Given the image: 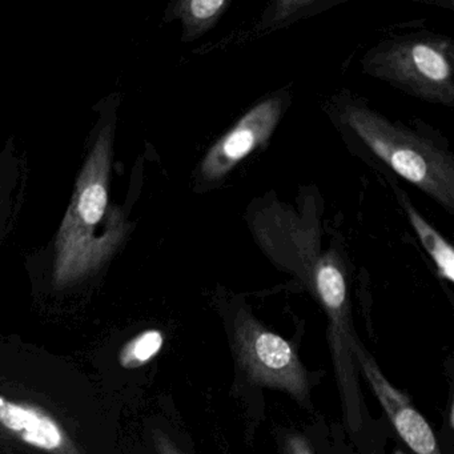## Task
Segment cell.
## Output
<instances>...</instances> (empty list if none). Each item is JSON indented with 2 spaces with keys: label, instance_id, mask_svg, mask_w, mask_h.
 Instances as JSON below:
<instances>
[{
  "label": "cell",
  "instance_id": "6da1fadb",
  "mask_svg": "<svg viewBox=\"0 0 454 454\" xmlns=\"http://www.w3.org/2000/svg\"><path fill=\"white\" fill-rule=\"evenodd\" d=\"M116 108L95 127L89 153L76 182L65 220L50 244L52 276L57 286H67L99 270L113 257L129 233L119 207L111 209V161Z\"/></svg>",
  "mask_w": 454,
  "mask_h": 454
},
{
  "label": "cell",
  "instance_id": "7a4b0ae2",
  "mask_svg": "<svg viewBox=\"0 0 454 454\" xmlns=\"http://www.w3.org/2000/svg\"><path fill=\"white\" fill-rule=\"evenodd\" d=\"M340 126L374 159L454 214V158L434 142L358 102L342 106Z\"/></svg>",
  "mask_w": 454,
  "mask_h": 454
},
{
  "label": "cell",
  "instance_id": "3957f363",
  "mask_svg": "<svg viewBox=\"0 0 454 454\" xmlns=\"http://www.w3.org/2000/svg\"><path fill=\"white\" fill-rule=\"evenodd\" d=\"M225 332L239 377L252 387L280 390L312 408V377L292 342L264 325L246 305L224 315Z\"/></svg>",
  "mask_w": 454,
  "mask_h": 454
},
{
  "label": "cell",
  "instance_id": "277c9868",
  "mask_svg": "<svg viewBox=\"0 0 454 454\" xmlns=\"http://www.w3.org/2000/svg\"><path fill=\"white\" fill-rule=\"evenodd\" d=\"M364 71L411 97L451 107L454 103L453 43L432 34L382 42L364 59Z\"/></svg>",
  "mask_w": 454,
  "mask_h": 454
},
{
  "label": "cell",
  "instance_id": "5b68a950",
  "mask_svg": "<svg viewBox=\"0 0 454 454\" xmlns=\"http://www.w3.org/2000/svg\"><path fill=\"white\" fill-rule=\"evenodd\" d=\"M286 97L275 95L247 111L207 151L196 169V182L208 185L222 183L241 161L259 150L272 137L286 111Z\"/></svg>",
  "mask_w": 454,
  "mask_h": 454
},
{
  "label": "cell",
  "instance_id": "8992f818",
  "mask_svg": "<svg viewBox=\"0 0 454 454\" xmlns=\"http://www.w3.org/2000/svg\"><path fill=\"white\" fill-rule=\"evenodd\" d=\"M358 373L376 395L387 419L405 445L416 454H442L437 438L425 417L414 408L411 398L387 379L379 364L364 347L361 340L353 348Z\"/></svg>",
  "mask_w": 454,
  "mask_h": 454
},
{
  "label": "cell",
  "instance_id": "52a82bcc",
  "mask_svg": "<svg viewBox=\"0 0 454 454\" xmlns=\"http://www.w3.org/2000/svg\"><path fill=\"white\" fill-rule=\"evenodd\" d=\"M0 425L39 450L70 454V440L59 422L35 406L0 395Z\"/></svg>",
  "mask_w": 454,
  "mask_h": 454
},
{
  "label": "cell",
  "instance_id": "ba28073f",
  "mask_svg": "<svg viewBox=\"0 0 454 454\" xmlns=\"http://www.w3.org/2000/svg\"><path fill=\"white\" fill-rule=\"evenodd\" d=\"M398 200L408 216L409 223L413 227L419 243L434 262L435 270L441 278L454 283V249L451 244L425 220V217L417 211L416 207L411 203L408 196L403 191H397Z\"/></svg>",
  "mask_w": 454,
  "mask_h": 454
},
{
  "label": "cell",
  "instance_id": "9c48e42d",
  "mask_svg": "<svg viewBox=\"0 0 454 454\" xmlns=\"http://www.w3.org/2000/svg\"><path fill=\"white\" fill-rule=\"evenodd\" d=\"M227 0H182L172 4V20H182L183 41L192 42L208 33L230 9Z\"/></svg>",
  "mask_w": 454,
  "mask_h": 454
},
{
  "label": "cell",
  "instance_id": "30bf717a",
  "mask_svg": "<svg viewBox=\"0 0 454 454\" xmlns=\"http://www.w3.org/2000/svg\"><path fill=\"white\" fill-rule=\"evenodd\" d=\"M163 345V332L159 329H148L124 345L119 353V363L126 369L140 368L158 356Z\"/></svg>",
  "mask_w": 454,
  "mask_h": 454
},
{
  "label": "cell",
  "instance_id": "8fae6325",
  "mask_svg": "<svg viewBox=\"0 0 454 454\" xmlns=\"http://www.w3.org/2000/svg\"><path fill=\"white\" fill-rule=\"evenodd\" d=\"M278 454H317L309 438L297 430L283 429L278 432Z\"/></svg>",
  "mask_w": 454,
  "mask_h": 454
},
{
  "label": "cell",
  "instance_id": "7c38bea8",
  "mask_svg": "<svg viewBox=\"0 0 454 454\" xmlns=\"http://www.w3.org/2000/svg\"><path fill=\"white\" fill-rule=\"evenodd\" d=\"M315 6V2H301V0H294V2H278L275 4V14H273V22H283L286 18L294 17L296 12H304L308 7Z\"/></svg>",
  "mask_w": 454,
  "mask_h": 454
},
{
  "label": "cell",
  "instance_id": "4fadbf2b",
  "mask_svg": "<svg viewBox=\"0 0 454 454\" xmlns=\"http://www.w3.org/2000/svg\"><path fill=\"white\" fill-rule=\"evenodd\" d=\"M156 446H158L159 454H187L171 438L160 433L156 435Z\"/></svg>",
  "mask_w": 454,
  "mask_h": 454
},
{
  "label": "cell",
  "instance_id": "5bb4252c",
  "mask_svg": "<svg viewBox=\"0 0 454 454\" xmlns=\"http://www.w3.org/2000/svg\"><path fill=\"white\" fill-rule=\"evenodd\" d=\"M12 183L6 184V182L0 180V223L4 224V219L7 217V207H9V193L12 190Z\"/></svg>",
  "mask_w": 454,
  "mask_h": 454
},
{
  "label": "cell",
  "instance_id": "9a60e30c",
  "mask_svg": "<svg viewBox=\"0 0 454 454\" xmlns=\"http://www.w3.org/2000/svg\"><path fill=\"white\" fill-rule=\"evenodd\" d=\"M393 454H408V453H406V451L403 450V449H395V453H393Z\"/></svg>",
  "mask_w": 454,
  "mask_h": 454
}]
</instances>
